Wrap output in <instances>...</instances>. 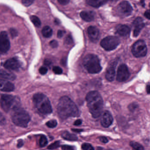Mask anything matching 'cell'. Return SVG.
Instances as JSON below:
<instances>
[{"label": "cell", "instance_id": "6da1fadb", "mask_svg": "<svg viewBox=\"0 0 150 150\" xmlns=\"http://www.w3.org/2000/svg\"><path fill=\"white\" fill-rule=\"evenodd\" d=\"M59 116L62 119L79 115V110L74 102L69 97L63 96L60 99L57 107Z\"/></svg>", "mask_w": 150, "mask_h": 150}, {"label": "cell", "instance_id": "7a4b0ae2", "mask_svg": "<svg viewBox=\"0 0 150 150\" xmlns=\"http://www.w3.org/2000/svg\"><path fill=\"white\" fill-rule=\"evenodd\" d=\"M87 106L93 117L97 118L102 112L103 101L100 94L97 91L88 93L86 96Z\"/></svg>", "mask_w": 150, "mask_h": 150}, {"label": "cell", "instance_id": "3957f363", "mask_svg": "<svg viewBox=\"0 0 150 150\" xmlns=\"http://www.w3.org/2000/svg\"><path fill=\"white\" fill-rule=\"evenodd\" d=\"M33 102L38 111L43 114H49L52 112V108L49 99L43 93L34 94Z\"/></svg>", "mask_w": 150, "mask_h": 150}, {"label": "cell", "instance_id": "277c9868", "mask_svg": "<svg viewBox=\"0 0 150 150\" xmlns=\"http://www.w3.org/2000/svg\"><path fill=\"white\" fill-rule=\"evenodd\" d=\"M83 65L87 72L91 74H98L102 69L99 59L95 54L86 55L83 60Z\"/></svg>", "mask_w": 150, "mask_h": 150}, {"label": "cell", "instance_id": "5b68a950", "mask_svg": "<svg viewBox=\"0 0 150 150\" xmlns=\"http://www.w3.org/2000/svg\"><path fill=\"white\" fill-rule=\"evenodd\" d=\"M11 119L15 125L25 128L28 126L30 120V117L26 111L18 107L13 110Z\"/></svg>", "mask_w": 150, "mask_h": 150}, {"label": "cell", "instance_id": "8992f818", "mask_svg": "<svg viewBox=\"0 0 150 150\" xmlns=\"http://www.w3.org/2000/svg\"><path fill=\"white\" fill-rule=\"evenodd\" d=\"M0 103L1 107L6 112H8L11 109L14 110L15 108H18L19 104L17 98L8 94L2 95Z\"/></svg>", "mask_w": 150, "mask_h": 150}, {"label": "cell", "instance_id": "52a82bcc", "mask_svg": "<svg viewBox=\"0 0 150 150\" xmlns=\"http://www.w3.org/2000/svg\"><path fill=\"white\" fill-rule=\"evenodd\" d=\"M120 40L115 36H108L103 39L100 42V45L106 51L114 50L120 45Z\"/></svg>", "mask_w": 150, "mask_h": 150}, {"label": "cell", "instance_id": "ba28073f", "mask_svg": "<svg viewBox=\"0 0 150 150\" xmlns=\"http://www.w3.org/2000/svg\"><path fill=\"white\" fill-rule=\"evenodd\" d=\"M133 55L137 58L144 57L147 54V47L143 40H139L133 45L132 48Z\"/></svg>", "mask_w": 150, "mask_h": 150}, {"label": "cell", "instance_id": "9c48e42d", "mask_svg": "<svg viewBox=\"0 0 150 150\" xmlns=\"http://www.w3.org/2000/svg\"><path fill=\"white\" fill-rule=\"evenodd\" d=\"M117 11L121 16L127 17L131 15L133 11V8L129 2L123 1L118 5Z\"/></svg>", "mask_w": 150, "mask_h": 150}, {"label": "cell", "instance_id": "30bf717a", "mask_svg": "<svg viewBox=\"0 0 150 150\" xmlns=\"http://www.w3.org/2000/svg\"><path fill=\"white\" fill-rule=\"evenodd\" d=\"M130 73L127 67L125 64H122L118 68L116 79L119 82H124L128 79Z\"/></svg>", "mask_w": 150, "mask_h": 150}, {"label": "cell", "instance_id": "8fae6325", "mask_svg": "<svg viewBox=\"0 0 150 150\" xmlns=\"http://www.w3.org/2000/svg\"><path fill=\"white\" fill-rule=\"evenodd\" d=\"M10 42L7 32L2 31L0 33V52L5 53L9 50Z\"/></svg>", "mask_w": 150, "mask_h": 150}, {"label": "cell", "instance_id": "7c38bea8", "mask_svg": "<svg viewBox=\"0 0 150 150\" xmlns=\"http://www.w3.org/2000/svg\"><path fill=\"white\" fill-rule=\"evenodd\" d=\"M6 69L12 71H18L20 69V63L16 58H12L5 62L4 65Z\"/></svg>", "mask_w": 150, "mask_h": 150}, {"label": "cell", "instance_id": "4fadbf2b", "mask_svg": "<svg viewBox=\"0 0 150 150\" xmlns=\"http://www.w3.org/2000/svg\"><path fill=\"white\" fill-rule=\"evenodd\" d=\"M113 121V119L111 114L108 111L104 112L100 120V123L102 127L105 128L108 127L112 125Z\"/></svg>", "mask_w": 150, "mask_h": 150}, {"label": "cell", "instance_id": "5bb4252c", "mask_svg": "<svg viewBox=\"0 0 150 150\" xmlns=\"http://www.w3.org/2000/svg\"><path fill=\"white\" fill-rule=\"evenodd\" d=\"M88 36L92 42L96 43L100 38V32L98 29L95 26H91L87 30Z\"/></svg>", "mask_w": 150, "mask_h": 150}, {"label": "cell", "instance_id": "9a60e30c", "mask_svg": "<svg viewBox=\"0 0 150 150\" xmlns=\"http://www.w3.org/2000/svg\"><path fill=\"white\" fill-rule=\"evenodd\" d=\"M133 25L134 26V36L135 37H137L145 25L143 22V19L142 18L137 17L134 20Z\"/></svg>", "mask_w": 150, "mask_h": 150}, {"label": "cell", "instance_id": "2e32d148", "mask_svg": "<svg viewBox=\"0 0 150 150\" xmlns=\"http://www.w3.org/2000/svg\"><path fill=\"white\" fill-rule=\"evenodd\" d=\"M15 86L12 83L6 79L0 78V91L4 92H11L14 91Z\"/></svg>", "mask_w": 150, "mask_h": 150}, {"label": "cell", "instance_id": "e0dca14e", "mask_svg": "<svg viewBox=\"0 0 150 150\" xmlns=\"http://www.w3.org/2000/svg\"><path fill=\"white\" fill-rule=\"evenodd\" d=\"M117 62L115 61L112 64L110 65L106 73L105 77L109 81H113L115 77V69Z\"/></svg>", "mask_w": 150, "mask_h": 150}, {"label": "cell", "instance_id": "ac0fdd59", "mask_svg": "<svg viewBox=\"0 0 150 150\" xmlns=\"http://www.w3.org/2000/svg\"><path fill=\"white\" fill-rule=\"evenodd\" d=\"M116 30L117 33L122 37H127L130 34V28L125 25H118Z\"/></svg>", "mask_w": 150, "mask_h": 150}, {"label": "cell", "instance_id": "d6986e66", "mask_svg": "<svg viewBox=\"0 0 150 150\" xmlns=\"http://www.w3.org/2000/svg\"><path fill=\"white\" fill-rule=\"evenodd\" d=\"M80 16L81 18L86 22H91L93 21L95 18V12L91 11H85L80 13Z\"/></svg>", "mask_w": 150, "mask_h": 150}, {"label": "cell", "instance_id": "ffe728a7", "mask_svg": "<svg viewBox=\"0 0 150 150\" xmlns=\"http://www.w3.org/2000/svg\"><path fill=\"white\" fill-rule=\"evenodd\" d=\"M0 78L6 80H14L16 79V76L11 72L0 69Z\"/></svg>", "mask_w": 150, "mask_h": 150}, {"label": "cell", "instance_id": "44dd1931", "mask_svg": "<svg viewBox=\"0 0 150 150\" xmlns=\"http://www.w3.org/2000/svg\"><path fill=\"white\" fill-rule=\"evenodd\" d=\"M108 0H86L87 4L95 8H98L105 4Z\"/></svg>", "mask_w": 150, "mask_h": 150}, {"label": "cell", "instance_id": "7402d4cb", "mask_svg": "<svg viewBox=\"0 0 150 150\" xmlns=\"http://www.w3.org/2000/svg\"><path fill=\"white\" fill-rule=\"evenodd\" d=\"M62 137L63 139L69 141H76L78 140L76 136L74 134H70L67 131H65L62 134Z\"/></svg>", "mask_w": 150, "mask_h": 150}, {"label": "cell", "instance_id": "603a6c76", "mask_svg": "<svg viewBox=\"0 0 150 150\" xmlns=\"http://www.w3.org/2000/svg\"><path fill=\"white\" fill-rule=\"evenodd\" d=\"M42 33L45 38H49L52 35V30L49 26H45L43 28L42 30Z\"/></svg>", "mask_w": 150, "mask_h": 150}, {"label": "cell", "instance_id": "cb8c5ba5", "mask_svg": "<svg viewBox=\"0 0 150 150\" xmlns=\"http://www.w3.org/2000/svg\"><path fill=\"white\" fill-rule=\"evenodd\" d=\"M129 144L133 149V150H144L143 146L137 142H131Z\"/></svg>", "mask_w": 150, "mask_h": 150}, {"label": "cell", "instance_id": "d4e9b609", "mask_svg": "<svg viewBox=\"0 0 150 150\" xmlns=\"http://www.w3.org/2000/svg\"><path fill=\"white\" fill-rule=\"evenodd\" d=\"M31 21L35 26L37 27H40L41 25V21L38 17L35 16H32L30 18Z\"/></svg>", "mask_w": 150, "mask_h": 150}, {"label": "cell", "instance_id": "484cf974", "mask_svg": "<svg viewBox=\"0 0 150 150\" xmlns=\"http://www.w3.org/2000/svg\"><path fill=\"white\" fill-rule=\"evenodd\" d=\"M40 145L41 147H44L46 146L48 143L47 138L45 136H42L40 139Z\"/></svg>", "mask_w": 150, "mask_h": 150}, {"label": "cell", "instance_id": "4316f807", "mask_svg": "<svg viewBox=\"0 0 150 150\" xmlns=\"http://www.w3.org/2000/svg\"><path fill=\"white\" fill-rule=\"evenodd\" d=\"M46 125L48 127L53 128L57 126V122L55 120H51L47 122Z\"/></svg>", "mask_w": 150, "mask_h": 150}, {"label": "cell", "instance_id": "83f0119b", "mask_svg": "<svg viewBox=\"0 0 150 150\" xmlns=\"http://www.w3.org/2000/svg\"><path fill=\"white\" fill-rule=\"evenodd\" d=\"M60 146V142L59 141H57V142H54L53 143L51 144V145H49L48 146V149L49 150H54L55 149H57V148H59Z\"/></svg>", "mask_w": 150, "mask_h": 150}, {"label": "cell", "instance_id": "f1b7e54d", "mask_svg": "<svg viewBox=\"0 0 150 150\" xmlns=\"http://www.w3.org/2000/svg\"><path fill=\"white\" fill-rule=\"evenodd\" d=\"M82 149L83 150H94L93 147L88 143H84L82 144Z\"/></svg>", "mask_w": 150, "mask_h": 150}, {"label": "cell", "instance_id": "f546056e", "mask_svg": "<svg viewBox=\"0 0 150 150\" xmlns=\"http://www.w3.org/2000/svg\"><path fill=\"white\" fill-rule=\"evenodd\" d=\"M53 71L56 74H61L62 73V69L60 67L57 66L54 67Z\"/></svg>", "mask_w": 150, "mask_h": 150}, {"label": "cell", "instance_id": "4dcf8cb0", "mask_svg": "<svg viewBox=\"0 0 150 150\" xmlns=\"http://www.w3.org/2000/svg\"><path fill=\"white\" fill-rule=\"evenodd\" d=\"M34 1V0H22V3L26 7H28V6L31 5L33 3Z\"/></svg>", "mask_w": 150, "mask_h": 150}, {"label": "cell", "instance_id": "1f68e13d", "mask_svg": "<svg viewBox=\"0 0 150 150\" xmlns=\"http://www.w3.org/2000/svg\"><path fill=\"white\" fill-rule=\"evenodd\" d=\"M61 147L62 150H75V147L70 145H64Z\"/></svg>", "mask_w": 150, "mask_h": 150}, {"label": "cell", "instance_id": "d6a6232c", "mask_svg": "<svg viewBox=\"0 0 150 150\" xmlns=\"http://www.w3.org/2000/svg\"><path fill=\"white\" fill-rule=\"evenodd\" d=\"M65 42L66 44H67V45H70V44H72L73 42V40L72 37L70 35L67 36L66 39H65Z\"/></svg>", "mask_w": 150, "mask_h": 150}, {"label": "cell", "instance_id": "836d02e7", "mask_svg": "<svg viewBox=\"0 0 150 150\" xmlns=\"http://www.w3.org/2000/svg\"><path fill=\"white\" fill-rule=\"evenodd\" d=\"M6 119L2 114L0 112V125H4L6 123Z\"/></svg>", "mask_w": 150, "mask_h": 150}, {"label": "cell", "instance_id": "e575fe53", "mask_svg": "<svg viewBox=\"0 0 150 150\" xmlns=\"http://www.w3.org/2000/svg\"><path fill=\"white\" fill-rule=\"evenodd\" d=\"M48 69L45 67H41L39 69V72L41 75H45L47 73Z\"/></svg>", "mask_w": 150, "mask_h": 150}, {"label": "cell", "instance_id": "d590c367", "mask_svg": "<svg viewBox=\"0 0 150 150\" xmlns=\"http://www.w3.org/2000/svg\"><path fill=\"white\" fill-rule=\"evenodd\" d=\"M10 32L11 36H12V38H15L18 35V31L16 30V29L11 28L10 30Z\"/></svg>", "mask_w": 150, "mask_h": 150}, {"label": "cell", "instance_id": "8d00e7d4", "mask_svg": "<svg viewBox=\"0 0 150 150\" xmlns=\"http://www.w3.org/2000/svg\"><path fill=\"white\" fill-rule=\"evenodd\" d=\"M50 45L52 48H56L58 46V42L55 40H52L50 42Z\"/></svg>", "mask_w": 150, "mask_h": 150}, {"label": "cell", "instance_id": "74e56055", "mask_svg": "<svg viewBox=\"0 0 150 150\" xmlns=\"http://www.w3.org/2000/svg\"><path fill=\"white\" fill-rule=\"evenodd\" d=\"M65 33H66V32H65V31L59 30L58 31V33H57V36H58V38H62V37L64 36Z\"/></svg>", "mask_w": 150, "mask_h": 150}, {"label": "cell", "instance_id": "f35d334b", "mask_svg": "<svg viewBox=\"0 0 150 150\" xmlns=\"http://www.w3.org/2000/svg\"><path fill=\"white\" fill-rule=\"evenodd\" d=\"M100 142L105 144L107 143L108 142V139L105 137H101L100 138Z\"/></svg>", "mask_w": 150, "mask_h": 150}, {"label": "cell", "instance_id": "ab89813d", "mask_svg": "<svg viewBox=\"0 0 150 150\" xmlns=\"http://www.w3.org/2000/svg\"><path fill=\"white\" fill-rule=\"evenodd\" d=\"M58 1L61 4L66 5L69 3L70 0H58Z\"/></svg>", "mask_w": 150, "mask_h": 150}, {"label": "cell", "instance_id": "60d3db41", "mask_svg": "<svg viewBox=\"0 0 150 150\" xmlns=\"http://www.w3.org/2000/svg\"><path fill=\"white\" fill-rule=\"evenodd\" d=\"M144 16L150 20V10H148L145 11L144 14Z\"/></svg>", "mask_w": 150, "mask_h": 150}, {"label": "cell", "instance_id": "b9f144b4", "mask_svg": "<svg viewBox=\"0 0 150 150\" xmlns=\"http://www.w3.org/2000/svg\"><path fill=\"white\" fill-rule=\"evenodd\" d=\"M137 105L136 104H132L131 105H130L129 106V108L130 110H134L135 108H137Z\"/></svg>", "mask_w": 150, "mask_h": 150}, {"label": "cell", "instance_id": "7bdbcfd3", "mask_svg": "<svg viewBox=\"0 0 150 150\" xmlns=\"http://www.w3.org/2000/svg\"><path fill=\"white\" fill-rule=\"evenodd\" d=\"M82 120H77L74 123V125L75 126H79L82 124Z\"/></svg>", "mask_w": 150, "mask_h": 150}, {"label": "cell", "instance_id": "ee69618b", "mask_svg": "<svg viewBox=\"0 0 150 150\" xmlns=\"http://www.w3.org/2000/svg\"><path fill=\"white\" fill-rule=\"evenodd\" d=\"M23 145V142L22 140H20L18 143L17 147L18 148H21Z\"/></svg>", "mask_w": 150, "mask_h": 150}, {"label": "cell", "instance_id": "f6af8a7d", "mask_svg": "<svg viewBox=\"0 0 150 150\" xmlns=\"http://www.w3.org/2000/svg\"><path fill=\"white\" fill-rule=\"evenodd\" d=\"M72 131L74 132H76V133H79V132L83 131V129H72Z\"/></svg>", "mask_w": 150, "mask_h": 150}, {"label": "cell", "instance_id": "bcb514c9", "mask_svg": "<svg viewBox=\"0 0 150 150\" xmlns=\"http://www.w3.org/2000/svg\"><path fill=\"white\" fill-rule=\"evenodd\" d=\"M146 91H147V93L150 94V84L147 85L146 86Z\"/></svg>", "mask_w": 150, "mask_h": 150}, {"label": "cell", "instance_id": "7dc6e473", "mask_svg": "<svg viewBox=\"0 0 150 150\" xmlns=\"http://www.w3.org/2000/svg\"><path fill=\"white\" fill-rule=\"evenodd\" d=\"M141 4H142V6L143 7H144V5H145V3H144V0H142L141 1Z\"/></svg>", "mask_w": 150, "mask_h": 150}, {"label": "cell", "instance_id": "c3c4849f", "mask_svg": "<svg viewBox=\"0 0 150 150\" xmlns=\"http://www.w3.org/2000/svg\"><path fill=\"white\" fill-rule=\"evenodd\" d=\"M54 22L56 23V24H59L60 23L59 20H58V19H56L54 20Z\"/></svg>", "mask_w": 150, "mask_h": 150}, {"label": "cell", "instance_id": "681fc988", "mask_svg": "<svg viewBox=\"0 0 150 150\" xmlns=\"http://www.w3.org/2000/svg\"><path fill=\"white\" fill-rule=\"evenodd\" d=\"M149 7H150V4H149Z\"/></svg>", "mask_w": 150, "mask_h": 150}]
</instances>
